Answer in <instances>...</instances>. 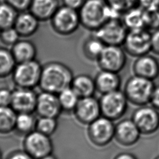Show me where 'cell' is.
<instances>
[{
	"label": "cell",
	"instance_id": "6da1fadb",
	"mask_svg": "<svg viewBox=\"0 0 159 159\" xmlns=\"http://www.w3.org/2000/svg\"><path fill=\"white\" fill-rule=\"evenodd\" d=\"M78 12L81 25L94 32L107 20L121 19L122 16L109 6L105 0H86Z\"/></svg>",
	"mask_w": 159,
	"mask_h": 159
},
{
	"label": "cell",
	"instance_id": "7a4b0ae2",
	"mask_svg": "<svg viewBox=\"0 0 159 159\" xmlns=\"http://www.w3.org/2000/svg\"><path fill=\"white\" fill-rule=\"evenodd\" d=\"M73 73L66 65L58 61H51L42 66L39 86L43 91L58 94L71 86Z\"/></svg>",
	"mask_w": 159,
	"mask_h": 159
},
{
	"label": "cell",
	"instance_id": "3957f363",
	"mask_svg": "<svg viewBox=\"0 0 159 159\" xmlns=\"http://www.w3.org/2000/svg\"><path fill=\"white\" fill-rule=\"evenodd\" d=\"M155 86L153 80L134 75L127 80L124 93L129 102L141 106L150 103Z\"/></svg>",
	"mask_w": 159,
	"mask_h": 159
},
{
	"label": "cell",
	"instance_id": "277c9868",
	"mask_svg": "<svg viewBox=\"0 0 159 159\" xmlns=\"http://www.w3.org/2000/svg\"><path fill=\"white\" fill-rule=\"evenodd\" d=\"M50 20L53 31L63 36L73 34L81 25L78 11L63 4L60 6Z\"/></svg>",
	"mask_w": 159,
	"mask_h": 159
},
{
	"label": "cell",
	"instance_id": "5b68a950",
	"mask_svg": "<svg viewBox=\"0 0 159 159\" xmlns=\"http://www.w3.org/2000/svg\"><path fill=\"white\" fill-rule=\"evenodd\" d=\"M42 66L36 59L17 63L12 79L17 87L33 89L39 85Z\"/></svg>",
	"mask_w": 159,
	"mask_h": 159
},
{
	"label": "cell",
	"instance_id": "8992f818",
	"mask_svg": "<svg viewBox=\"0 0 159 159\" xmlns=\"http://www.w3.org/2000/svg\"><path fill=\"white\" fill-rule=\"evenodd\" d=\"M99 101L101 116L113 121L124 115L129 102L124 93L120 89L103 94Z\"/></svg>",
	"mask_w": 159,
	"mask_h": 159
},
{
	"label": "cell",
	"instance_id": "52a82bcc",
	"mask_svg": "<svg viewBox=\"0 0 159 159\" xmlns=\"http://www.w3.org/2000/svg\"><path fill=\"white\" fill-rule=\"evenodd\" d=\"M151 34L145 28L128 30L123 43L125 52L139 57L151 52Z\"/></svg>",
	"mask_w": 159,
	"mask_h": 159
},
{
	"label": "cell",
	"instance_id": "ba28073f",
	"mask_svg": "<svg viewBox=\"0 0 159 159\" xmlns=\"http://www.w3.org/2000/svg\"><path fill=\"white\" fill-rule=\"evenodd\" d=\"M128 29L121 19H110L94 31L98 37L106 45H123Z\"/></svg>",
	"mask_w": 159,
	"mask_h": 159
},
{
	"label": "cell",
	"instance_id": "9c48e42d",
	"mask_svg": "<svg viewBox=\"0 0 159 159\" xmlns=\"http://www.w3.org/2000/svg\"><path fill=\"white\" fill-rule=\"evenodd\" d=\"M114 132L113 120L102 116L89 124L88 135L94 145L104 147L114 138Z\"/></svg>",
	"mask_w": 159,
	"mask_h": 159
},
{
	"label": "cell",
	"instance_id": "30bf717a",
	"mask_svg": "<svg viewBox=\"0 0 159 159\" xmlns=\"http://www.w3.org/2000/svg\"><path fill=\"white\" fill-rule=\"evenodd\" d=\"M24 148V151L34 159H39L52 154L53 150L50 136L36 130L25 135Z\"/></svg>",
	"mask_w": 159,
	"mask_h": 159
},
{
	"label": "cell",
	"instance_id": "8fae6325",
	"mask_svg": "<svg viewBox=\"0 0 159 159\" xmlns=\"http://www.w3.org/2000/svg\"><path fill=\"white\" fill-rule=\"evenodd\" d=\"M142 134L150 135L159 129L158 110L150 106H141L136 109L131 118Z\"/></svg>",
	"mask_w": 159,
	"mask_h": 159
},
{
	"label": "cell",
	"instance_id": "7c38bea8",
	"mask_svg": "<svg viewBox=\"0 0 159 159\" xmlns=\"http://www.w3.org/2000/svg\"><path fill=\"white\" fill-rule=\"evenodd\" d=\"M125 53L120 46L106 45L96 61L101 70L119 73L125 66Z\"/></svg>",
	"mask_w": 159,
	"mask_h": 159
},
{
	"label": "cell",
	"instance_id": "4fadbf2b",
	"mask_svg": "<svg viewBox=\"0 0 159 159\" xmlns=\"http://www.w3.org/2000/svg\"><path fill=\"white\" fill-rule=\"evenodd\" d=\"M77 120L83 124H89L101 116L99 100L93 96L80 98L74 109Z\"/></svg>",
	"mask_w": 159,
	"mask_h": 159
},
{
	"label": "cell",
	"instance_id": "5bb4252c",
	"mask_svg": "<svg viewBox=\"0 0 159 159\" xmlns=\"http://www.w3.org/2000/svg\"><path fill=\"white\" fill-rule=\"evenodd\" d=\"M37 99L33 89L17 87L12 91L11 107L17 113H33L35 111Z\"/></svg>",
	"mask_w": 159,
	"mask_h": 159
},
{
	"label": "cell",
	"instance_id": "9a60e30c",
	"mask_svg": "<svg viewBox=\"0 0 159 159\" xmlns=\"http://www.w3.org/2000/svg\"><path fill=\"white\" fill-rule=\"evenodd\" d=\"M141 132L132 119H124L115 125L114 139L121 145L130 147L139 140Z\"/></svg>",
	"mask_w": 159,
	"mask_h": 159
},
{
	"label": "cell",
	"instance_id": "2e32d148",
	"mask_svg": "<svg viewBox=\"0 0 159 159\" xmlns=\"http://www.w3.org/2000/svg\"><path fill=\"white\" fill-rule=\"evenodd\" d=\"M61 111L57 94L42 91L37 95L35 112L40 117L57 118Z\"/></svg>",
	"mask_w": 159,
	"mask_h": 159
},
{
	"label": "cell",
	"instance_id": "e0dca14e",
	"mask_svg": "<svg viewBox=\"0 0 159 159\" xmlns=\"http://www.w3.org/2000/svg\"><path fill=\"white\" fill-rule=\"evenodd\" d=\"M133 71L135 75L153 81L159 76V62L148 54L137 57L133 64Z\"/></svg>",
	"mask_w": 159,
	"mask_h": 159
},
{
	"label": "cell",
	"instance_id": "ac0fdd59",
	"mask_svg": "<svg viewBox=\"0 0 159 159\" xmlns=\"http://www.w3.org/2000/svg\"><path fill=\"white\" fill-rule=\"evenodd\" d=\"M40 20L29 11L18 12L14 27L20 37L27 38L34 35L38 30Z\"/></svg>",
	"mask_w": 159,
	"mask_h": 159
},
{
	"label": "cell",
	"instance_id": "d6986e66",
	"mask_svg": "<svg viewBox=\"0 0 159 159\" xmlns=\"http://www.w3.org/2000/svg\"><path fill=\"white\" fill-rule=\"evenodd\" d=\"M94 81L96 90L102 94L119 89L121 84L119 73L102 70L96 75Z\"/></svg>",
	"mask_w": 159,
	"mask_h": 159
},
{
	"label": "cell",
	"instance_id": "ffe728a7",
	"mask_svg": "<svg viewBox=\"0 0 159 159\" xmlns=\"http://www.w3.org/2000/svg\"><path fill=\"white\" fill-rule=\"evenodd\" d=\"M59 7L58 0H32L29 11L43 22L50 20Z\"/></svg>",
	"mask_w": 159,
	"mask_h": 159
},
{
	"label": "cell",
	"instance_id": "44dd1931",
	"mask_svg": "<svg viewBox=\"0 0 159 159\" xmlns=\"http://www.w3.org/2000/svg\"><path fill=\"white\" fill-rule=\"evenodd\" d=\"M11 50L17 63L35 59L37 52L35 43L27 39H20L11 47Z\"/></svg>",
	"mask_w": 159,
	"mask_h": 159
},
{
	"label": "cell",
	"instance_id": "7402d4cb",
	"mask_svg": "<svg viewBox=\"0 0 159 159\" xmlns=\"http://www.w3.org/2000/svg\"><path fill=\"white\" fill-rule=\"evenodd\" d=\"M121 19L128 30L145 28V10L138 5L124 12Z\"/></svg>",
	"mask_w": 159,
	"mask_h": 159
},
{
	"label": "cell",
	"instance_id": "603a6c76",
	"mask_svg": "<svg viewBox=\"0 0 159 159\" xmlns=\"http://www.w3.org/2000/svg\"><path fill=\"white\" fill-rule=\"evenodd\" d=\"M71 87L80 98L93 96L96 90L94 79L84 74L73 78Z\"/></svg>",
	"mask_w": 159,
	"mask_h": 159
},
{
	"label": "cell",
	"instance_id": "cb8c5ba5",
	"mask_svg": "<svg viewBox=\"0 0 159 159\" xmlns=\"http://www.w3.org/2000/svg\"><path fill=\"white\" fill-rule=\"evenodd\" d=\"M17 114L11 106H0V134H7L15 130Z\"/></svg>",
	"mask_w": 159,
	"mask_h": 159
},
{
	"label": "cell",
	"instance_id": "d4e9b609",
	"mask_svg": "<svg viewBox=\"0 0 159 159\" xmlns=\"http://www.w3.org/2000/svg\"><path fill=\"white\" fill-rule=\"evenodd\" d=\"M106 45L95 35L88 37L83 45L84 56L91 60H97Z\"/></svg>",
	"mask_w": 159,
	"mask_h": 159
},
{
	"label": "cell",
	"instance_id": "484cf974",
	"mask_svg": "<svg viewBox=\"0 0 159 159\" xmlns=\"http://www.w3.org/2000/svg\"><path fill=\"white\" fill-rule=\"evenodd\" d=\"M36 122L37 120L32 113H17L15 130L20 134L26 135L35 130Z\"/></svg>",
	"mask_w": 159,
	"mask_h": 159
},
{
	"label": "cell",
	"instance_id": "4316f807",
	"mask_svg": "<svg viewBox=\"0 0 159 159\" xmlns=\"http://www.w3.org/2000/svg\"><path fill=\"white\" fill-rule=\"evenodd\" d=\"M17 63L11 50L0 47V78L12 74Z\"/></svg>",
	"mask_w": 159,
	"mask_h": 159
},
{
	"label": "cell",
	"instance_id": "83f0119b",
	"mask_svg": "<svg viewBox=\"0 0 159 159\" xmlns=\"http://www.w3.org/2000/svg\"><path fill=\"white\" fill-rule=\"evenodd\" d=\"M57 95L62 111L67 112L74 111L80 98L71 86L64 89Z\"/></svg>",
	"mask_w": 159,
	"mask_h": 159
},
{
	"label": "cell",
	"instance_id": "f1b7e54d",
	"mask_svg": "<svg viewBox=\"0 0 159 159\" xmlns=\"http://www.w3.org/2000/svg\"><path fill=\"white\" fill-rule=\"evenodd\" d=\"M18 12L8 3L0 2V29L14 26Z\"/></svg>",
	"mask_w": 159,
	"mask_h": 159
},
{
	"label": "cell",
	"instance_id": "f546056e",
	"mask_svg": "<svg viewBox=\"0 0 159 159\" xmlns=\"http://www.w3.org/2000/svg\"><path fill=\"white\" fill-rule=\"evenodd\" d=\"M58 122L57 118L50 117H40L37 120L35 130L45 135L50 136L57 130Z\"/></svg>",
	"mask_w": 159,
	"mask_h": 159
},
{
	"label": "cell",
	"instance_id": "4dcf8cb0",
	"mask_svg": "<svg viewBox=\"0 0 159 159\" xmlns=\"http://www.w3.org/2000/svg\"><path fill=\"white\" fill-rule=\"evenodd\" d=\"M20 36L13 27L1 30L0 41L7 46H12L20 39Z\"/></svg>",
	"mask_w": 159,
	"mask_h": 159
},
{
	"label": "cell",
	"instance_id": "1f68e13d",
	"mask_svg": "<svg viewBox=\"0 0 159 159\" xmlns=\"http://www.w3.org/2000/svg\"><path fill=\"white\" fill-rule=\"evenodd\" d=\"M145 27L150 31L159 29V7L145 10Z\"/></svg>",
	"mask_w": 159,
	"mask_h": 159
},
{
	"label": "cell",
	"instance_id": "d6a6232c",
	"mask_svg": "<svg viewBox=\"0 0 159 159\" xmlns=\"http://www.w3.org/2000/svg\"><path fill=\"white\" fill-rule=\"evenodd\" d=\"M105 1L111 7L122 14L138 5V0H105Z\"/></svg>",
	"mask_w": 159,
	"mask_h": 159
},
{
	"label": "cell",
	"instance_id": "836d02e7",
	"mask_svg": "<svg viewBox=\"0 0 159 159\" xmlns=\"http://www.w3.org/2000/svg\"><path fill=\"white\" fill-rule=\"evenodd\" d=\"M18 12L29 11L32 0H4Z\"/></svg>",
	"mask_w": 159,
	"mask_h": 159
},
{
	"label": "cell",
	"instance_id": "e575fe53",
	"mask_svg": "<svg viewBox=\"0 0 159 159\" xmlns=\"http://www.w3.org/2000/svg\"><path fill=\"white\" fill-rule=\"evenodd\" d=\"M12 91L7 88H0V106H11Z\"/></svg>",
	"mask_w": 159,
	"mask_h": 159
},
{
	"label": "cell",
	"instance_id": "d590c367",
	"mask_svg": "<svg viewBox=\"0 0 159 159\" xmlns=\"http://www.w3.org/2000/svg\"><path fill=\"white\" fill-rule=\"evenodd\" d=\"M151 52L159 55V29L151 34Z\"/></svg>",
	"mask_w": 159,
	"mask_h": 159
},
{
	"label": "cell",
	"instance_id": "8d00e7d4",
	"mask_svg": "<svg viewBox=\"0 0 159 159\" xmlns=\"http://www.w3.org/2000/svg\"><path fill=\"white\" fill-rule=\"evenodd\" d=\"M138 6L144 10L155 9L159 7V0H138Z\"/></svg>",
	"mask_w": 159,
	"mask_h": 159
},
{
	"label": "cell",
	"instance_id": "74e56055",
	"mask_svg": "<svg viewBox=\"0 0 159 159\" xmlns=\"http://www.w3.org/2000/svg\"><path fill=\"white\" fill-rule=\"evenodd\" d=\"M61 1L63 5L78 11L86 0H61Z\"/></svg>",
	"mask_w": 159,
	"mask_h": 159
},
{
	"label": "cell",
	"instance_id": "f35d334b",
	"mask_svg": "<svg viewBox=\"0 0 159 159\" xmlns=\"http://www.w3.org/2000/svg\"><path fill=\"white\" fill-rule=\"evenodd\" d=\"M150 104L159 111V85L155 86L150 98Z\"/></svg>",
	"mask_w": 159,
	"mask_h": 159
},
{
	"label": "cell",
	"instance_id": "ab89813d",
	"mask_svg": "<svg viewBox=\"0 0 159 159\" xmlns=\"http://www.w3.org/2000/svg\"><path fill=\"white\" fill-rule=\"evenodd\" d=\"M7 159H34L25 151H18L15 152L7 158Z\"/></svg>",
	"mask_w": 159,
	"mask_h": 159
},
{
	"label": "cell",
	"instance_id": "60d3db41",
	"mask_svg": "<svg viewBox=\"0 0 159 159\" xmlns=\"http://www.w3.org/2000/svg\"><path fill=\"white\" fill-rule=\"evenodd\" d=\"M113 159H137V158L132 153L121 152L116 155Z\"/></svg>",
	"mask_w": 159,
	"mask_h": 159
},
{
	"label": "cell",
	"instance_id": "b9f144b4",
	"mask_svg": "<svg viewBox=\"0 0 159 159\" xmlns=\"http://www.w3.org/2000/svg\"><path fill=\"white\" fill-rule=\"evenodd\" d=\"M39 159H57V158L55 156H53L52 154H50V155H48L47 156L40 158Z\"/></svg>",
	"mask_w": 159,
	"mask_h": 159
},
{
	"label": "cell",
	"instance_id": "7bdbcfd3",
	"mask_svg": "<svg viewBox=\"0 0 159 159\" xmlns=\"http://www.w3.org/2000/svg\"><path fill=\"white\" fill-rule=\"evenodd\" d=\"M154 159H159V155H158V156H157V157H155Z\"/></svg>",
	"mask_w": 159,
	"mask_h": 159
},
{
	"label": "cell",
	"instance_id": "ee69618b",
	"mask_svg": "<svg viewBox=\"0 0 159 159\" xmlns=\"http://www.w3.org/2000/svg\"><path fill=\"white\" fill-rule=\"evenodd\" d=\"M0 159H2V155H1V153L0 152Z\"/></svg>",
	"mask_w": 159,
	"mask_h": 159
},
{
	"label": "cell",
	"instance_id": "f6af8a7d",
	"mask_svg": "<svg viewBox=\"0 0 159 159\" xmlns=\"http://www.w3.org/2000/svg\"><path fill=\"white\" fill-rule=\"evenodd\" d=\"M0 33H1V29H0Z\"/></svg>",
	"mask_w": 159,
	"mask_h": 159
}]
</instances>
